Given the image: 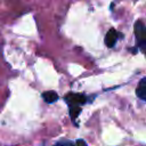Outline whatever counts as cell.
<instances>
[{"label": "cell", "mask_w": 146, "mask_h": 146, "mask_svg": "<svg viewBox=\"0 0 146 146\" xmlns=\"http://www.w3.org/2000/svg\"><path fill=\"white\" fill-rule=\"evenodd\" d=\"M64 100L66 102V104L68 106L72 105H76V106H82L83 104L87 103L88 98L87 96L82 95V94H74V92H68L67 95H65Z\"/></svg>", "instance_id": "2"}, {"label": "cell", "mask_w": 146, "mask_h": 146, "mask_svg": "<svg viewBox=\"0 0 146 146\" xmlns=\"http://www.w3.org/2000/svg\"><path fill=\"white\" fill-rule=\"evenodd\" d=\"M42 98H43V100H44L46 103L51 104V103H55V102L58 99V95H57V92L49 90V91H44V92L42 94Z\"/></svg>", "instance_id": "5"}, {"label": "cell", "mask_w": 146, "mask_h": 146, "mask_svg": "<svg viewBox=\"0 0 146 146\" xmlns=\"http://www.w3.org/2000/svg\"><path fill=\"white\" fill-rule=\"evenodd\" d=\"M68 110H70V115H71V119L74 121L78 115L81 113V106H76V105H72V106H68Z\"/></svg>", "instance_id": "6"}, {"label": "cell", "mask_w": 146, "mask_h": 146, "mask_svg": "<svg viewBox=\"0 0 146 146\" xmlns=\"http://www.w3.org/2000/svg\"><path fill=\"white\" fill-rule=\"evenodd\" d=\"M135 36H136V47L146 56V25L141 19L136 21L133 25Z\"/></svg>", "instance_id": "1"}, {"label": "cell", "mask_w": 146, "mask_h": 146, "mask_svg": "<svg viewBox=\"0 0 146 146\" xmlns=\"http://www.w3.org/2000/svg\"><path fill=\"white\" fill-rule=\"evenodd\" d=\"M75 144H83V145H87V143H86L83 139H78V140L75 141Z\"/></svg>", "instance_id": "8"}, {"label": "cell", "mask_w": 146, "mask_h": 146, "mask_svg": "<svg viewBox=\"0 0 146 146\" xmlns=\"http://www.w3.org/2000/svg\"><path fill=\"white\" fill-rule=\"evenodd\" d=\"M136 95L139 99L146 102V78H143L139 80L138 86L136 88Z\"/></svg>", "instance_id": "4"}, {"label": "cell", "mask_w": 146, "mask_h": 146, "mask_svg": "<svg viewBox=\"0 0 146 146\" xmlns=\"http://www.w3.org/2000/svg\"><path fill=\"white\" fill-rule=\"evenodd\" d=\"M57 144L58 145H70V144H73V143L70 141V140H62V141H58Z\"/></svg>", "instance_id": "7"}, {"label": "cell", "mask_w": 146, "mask_h": 146, "mask_svg": "<svg viewBox=\"0 0 146 146\" xmlns=\"http://www.w3.org/2000/svg\"><path fill=\"white\" fill-rule=\"evenodd\" d=\"M120 38H122V34H121L120 32H117L114 27H112V29H110V30L107 31L104 41H105V44H106L108 48H112V47L115 46L116 41H117Z\"/></svg>", "instance_id": "3"}]
</instances>
